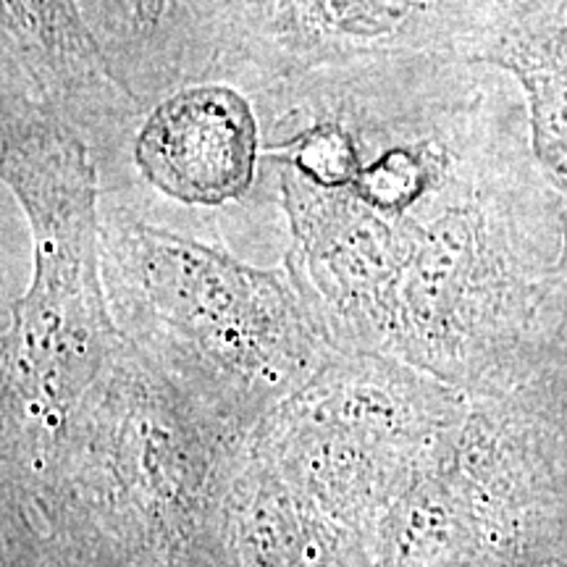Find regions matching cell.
Here are the masks:
<instances>
[{
	"instance_id": "obj_1",
	"label": "cell",
	"mask_w": 567,
	"mask_h": 567,
	"mask_svg": "<svg viewBox=\"0 0 567 567\" xmlns=\"http://www.w3.org/2000/svg\"><path fill=\"white\" fill-rule=\"evenodd\" d=\"M455 55L360 63L255 95L292 264L342 350L460 386L502 193L481 71Z\"/></svg>"
},
{
	"instance_id": "obj_2",
	"label": "cell",
	"mask_w": 567,
	"mask_h": 567,
	"mask_svg": "<svg viewBox=\"0 0 567 567\" xmlns=\"http://www.w3.org/2000/svg\"><path fill=\"white\" fill-rule=\"evenodd\" d=\"M103 284L124 342L247 434L342 350L287 258L252 266L111 200Z\"/></svg>"
},
{
	"instance_id": "obj_3",
	"label": "cell",
	"mask_w": 567,
	"mask_h": 567,
	"mask_svg": "<svg viewBox=\"0 0 567 567\" xmlns=\"http://www.w3.org/2000/svg\"><path fill=\"white\" fill-rule=\"evenodd\" d=\"M250 436L118 334L59 442L3 492L76 517L124 567H210Z\"/></svg>"
},
{
	"instance_id": "obj_4",
	"label": "cell",
	"mask_w": 567,
	"mask_h": 567,
	"mask_svg": "<svg viewBox=\"0 0 567 567\" xmlns=\"http://www.w3.org/2000/svg\"><path fill=\"white\" fill-rule=\"evenodd\" d=\"M3 182L32 231L34 271L3 323V473L51 452L118 342L103 284V174L90 140L0 82Z\"/></svg>"
},
{
	"instance_id": "obj_5",
	"label": "cell",
	"mask_w": 567,
	"mask_h": 567,
	"mask_svg": "<svg viewBox=\"0 0 567 567\" xmlns=\"http://www.w3.org/2000/svg\"><path fill=\"white\" fill-rule=\"evenodd\" d=\"M460 417L455 386L389 354L339 350L260 417L250 450L368 538Z\"/></svg>"
},
{
	"instance_id": "obj_6",
	"label": "cell",
	"mask_w": 567,
	"mask_h": 567,
	"mask_svg": "<svg viewBox=\"0 0 567 567\" xmlns=\"http://www.w3.org/2000/svg\"><path fill=\"white\" fill-rule=\"evenodd\" d=\"M205 80L247 95L360 63L471 59L494 0H193Z\"/></svg>"
},
{
	"instance_id": "obj_7",
	"label": "cell",
	"mask_w": 567,
	"mask_h": 567,
	"mask_svg": "<svg viewBox=\"0 0 567 567\" xmlns=\"http://www.w3.org/2000/svg\"><path fill=\"white\" fill-rule=\"evenodd\" d=\"M0 82L30 92L90 140L103 193L132 158L147 111L113 76L82 0H3Z\"/></svg>"
},
{
	"instance_id": "obj_8",
	"label": "cell",
	"mask_w": 567,
	"mask_h": 567,
	"mask_svg": "<svg viewBox=\"0 0 567 567\" xmlns=\"http://www.w3.org/2000/svg\"><path fill=\"white\" fill-rule=\"evenodd\" d=\"M260 163V113L245 90L226 82L174 90L147 111L132 145L140 179L189 208L243 200Z\"/></svg>"
},
{
	"instance_id": "obj_9",
	"label": "cell",
	"mask_w": 567,
	"mask_h": 567,
	"mask_svg": "<svg viewBox=\"0 0 567 567\" xmlns=\"http://www.w3.org/2000/svg\"><path fill=\"white\" fill-rule=\"evenodd\" d=\"M467 61L523 90L536 161L565 195L567 226V0H494Z\"/></svg>"
},
{
	"instance_id": "obj_10",
	"label": "cell",
	"mask_w": 567,
	"mask_h": 567,
	"mask_svg": "<svg viewBox=\"0 0 567 567\" xmlns=\"http://www.w3.org/2000/svg\"><path fill=\"white\" fill-rule=\"evenodd\" d=\"M82 11L113 76L145 111L208 82L193 0H82Z\"/></svg>"
},
{
	"instance_id": "obj_11",
	"label": "cell",
	"mask_w": 567,
	"mask_h": 567,
	"mask_svg": "<svg viewBox=\"0 0 567 567\" xmlns=\"http://www.w3.org/2000/svg\"><path fill=\"white\" fill-rule=\"evenodd\" d=\"M13 567H124L101 538L76 528L32 530L11 555Z\"/></svg>"
}]
</instances>
